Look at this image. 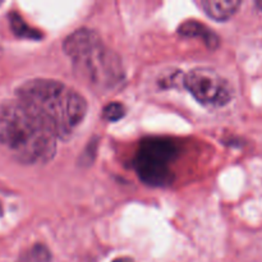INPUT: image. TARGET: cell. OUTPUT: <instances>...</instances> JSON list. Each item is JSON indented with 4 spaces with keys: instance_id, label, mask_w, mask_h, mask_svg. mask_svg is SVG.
Segmentation results:
<instances>
[{
    "instance_id": "6da1fadb",
    "label": "cell",
    "mask_w": 262,
    "mask_h": 262,
    "mask_svg": "<svg viewBox=\"0 0 262 262\" xmlns=\"http://www.w3.org/2000/svg\"><path fill=\"white\" fill-rule=\"evenodd\" d=\"M17 97L18 102L33 113L56 138H68L86 117V99L54 79L27 81L17 90Z\"/></svg>"
},
{
    "instance_id": "7a4b0ae2",
    "label": "cell",
    "mask_w": 262,
    "mask_h": 262,
    "mask_svg": "<svg viewBox=\"0 0 262 262\" xmlns=\"http://www.w3.org/2000/svg\"><path fill=\"white\" fill-rule=\"evenodd\" d=\"M54 133L19 102L4 107L0 114V143L25 164H43L56 150Z\"/></svg>"
},
{
    "instance_id": "3957f363",
    "label": "cell",
    "mask_w": 262,
    "mask_h": 262,
    "mask_svg": "<svg viewBox=\"0 0 262 262\" xmlns=\"http://www.w3.org/2000/svg\"><path fill=\"white\" fill-rule=\"evenodd\" d=\"M63 49L74 61L77 71L90 82L101 89L119 83L123 68L119 58L102 43L95 31L79 28L66 38Z\"/></svg>"
},
{
    "instance_id": "277c9868",
    "label": "cell",
    "mask_w": 262,
    "mask_h": 262,
    "mask_svg": "<svg viewBox=\"0 0 262 262\" xmlns=\"http://www.w3.org/2000/svg\"><path fill=\"white\" fill-rule=\"evenodd\" d=\"M177 156L173 142L164 138H148L140 146L135 158V169L138 177L154 187H165L173 183L170 163Z\"/></svg>"
},
{
    "instance_id": "5b68a950",
    "label": "cell",
    "mask_w": 262,
    "mask_h": 262,
    "mask_svg": "<svg viewBox=\"0 0 262 262\" xmlns=\"http://www.w3.org/2000/svg\"><path fill=\"white\" fill-rule=\"evenodd\" d=\"M183 84L197 101L206 106H223L233 97V90L227 79L209 68L189 71L184 76Z\"/></svg>"
},
{
    "instance_id": "8992f818",
    "label": "cell",
    "mask_w": 262,
    "mask_h": 262,
    "mask_svg": "<svg viewBox=\"0 0 262 262\" xmlns=\"http://www.w3.org/2000/svg\"><path fill=\"white\" fill-rule=\"evenodd\" d=\"M202 9L210 18L215 20H227L232 18L241 7L239 0H204Z\"/></svg>"
},
{
    "instance_id": "52a82bcc",
    "label": "cell",
    "mask_w": 262,
    "mask_h": 262,
    "mask_svg": "<svg viewBox=\"0 0 262 262\" xmlns=\"http://www.w3.org/2000/svg\"><path fill=\"white\" fill-rule=\"evenodd\" d=\"M178 32L183 36H188V37H197V36H200V37L204 38L207 46L211 49H215L219 45V38H217V36L210 28H207L202 23L196 22V20H188V22L183 23L179 27Z\"/></svg>"
},
{
    "instance_id": "ba28073f",
    "label": "cell",
    "mask_w": 262,
    "mask_h": 262,
    "mask_svg": "<svg viewBox=\"0 0 262 262\" xmlns=\"http://www.w3.org/2000/svg\"><path fill=\"white\" fill-rule=\"evenodd\" d=\"M102 115L107 122H117L125 115V107L120 102H110L105 106Z\"/></svg>"
},
{
    "instance_id": "9c48e42d",
    "label": "cell",
    "mask_w": 262,
    "mask_h": 262,
    "mask_svg": "<svg viewBox=\"0 0 262 262\" xmlns=\"http://www.w3.org/2000/svg\"><path fill=\"white\" fill-rule=\"evenodd\" d=\"M12 26L13 30L15 31V33L19 36H23V37H28V38H38L40 37V33L38 31L32 30L30 28V26L26 25L22 19H20L18 15H14V18H12Z\"/></svg>"
},
{
    "instance_id": "30bf717a",
    "label": "cell",
    "mask_w": 262,
    "mask_h": 262,
    "mask_svg": "<svg viewBox=\"0 0 262 262\" xmlns=\"http://www.w3.org/2000/svg\"><path fill=\"white\" fill-rule=\"evenodd\" d=\"M28 260L31 262H49L50 260V252L43 246L37 245L31 250Z\"/></svg>"
},
{
    "instance_id": "8fae6325",
    "label": "cell",
    "mask_w": 262,
    "mask_h": 262,
    "mask_svg": "<svg viewBox=\"0 0 262 262\" xmlns=\"http://www.w3.org/2000/svg\"><path fill=\"white\" fill-rule=\"evenodd\" d=\"M113 262H133V261L128 257H120V258H117V260H114Z\"/></svg>"
},
{
    "instance_id": "7c38bea8",
    "label": "cell",
    "mask_w": 262,
    "mask_h": 262,
    "mask_svg": "<svg viewBox=\"0 0 262 262\" xmlns=\"http://www.w3.org/2000/svg\"><path fill=\"white\" fill-rule=\"evenodd\" d=\"M256 4H257V7L262 10V2H257V3H256Z\"/></svg>"
},
{
    "instance_id": "4fadbf2b",
    "label": "cell",
    "mask_w": 262,
    "mask_h": 262,
    "mask_svg": "<svg viewBox=\"0 0 262 262\" xmlns=\"http://www.w3.org/2000/svg\"><path fill=\"white\" fill-rule=\"evenodd\" d=\"M0 215H2V207H0Z\"/></svg>"
}]
</instances>
